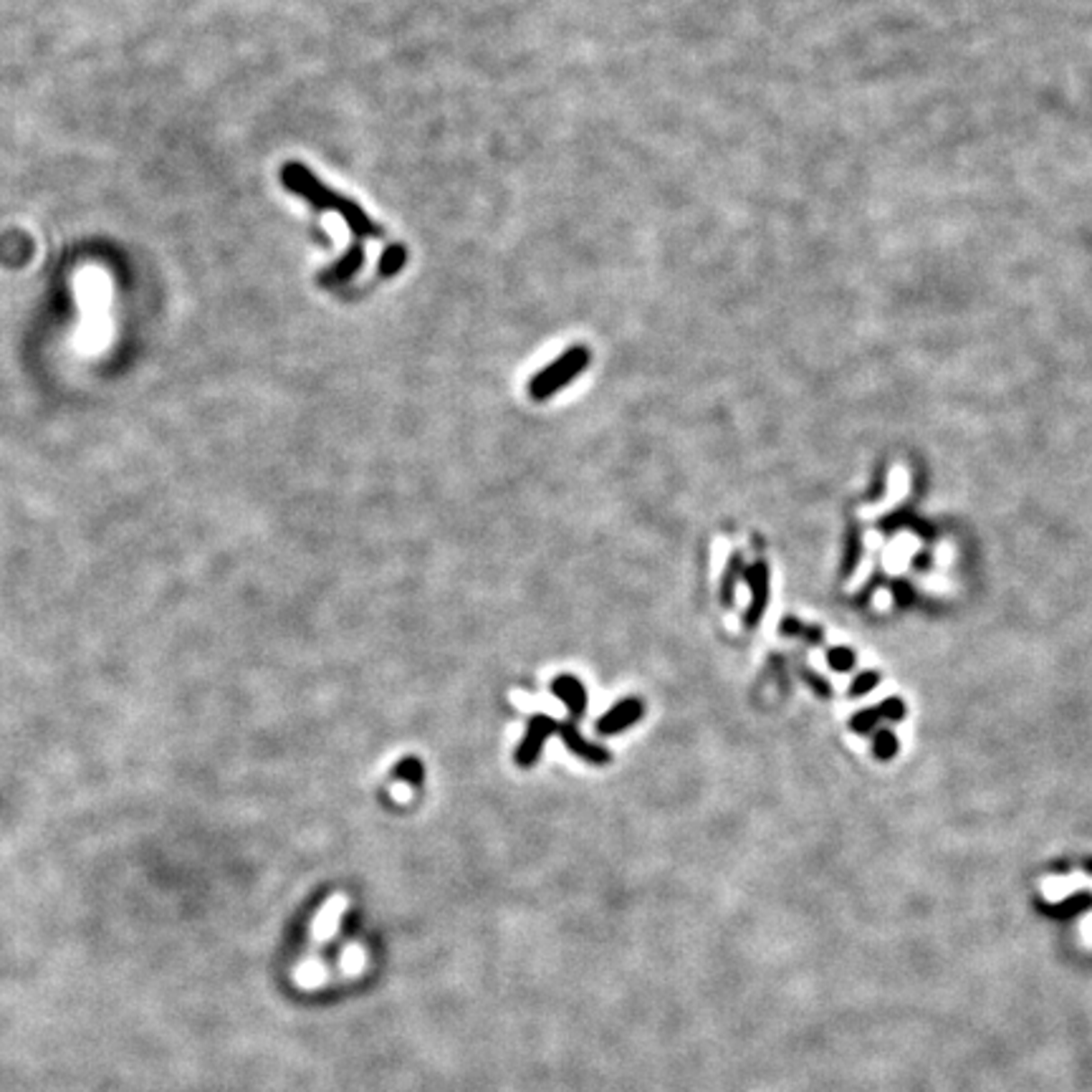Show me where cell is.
Listing matches in <instances>:
<instances>
[{"instance_id":"1","label":"cell","mask_w":1092,"mask_h":1092,"mask_svg":"<svg viewBox=\"0 0 1092 1092\" xmlns=\"http://www.w3.org/2000/svg\"><path fill=\"white\" fill-rule=\"evenodd\" d=\"M281 180H284V185L289 187L291 193H296V195H302L303 200H309V203H311L314 208H319V211L339 212V215L344 218V223L349 225V230H352L356 238H380L382 236L380 225L375 223L367 212L356 205L355 200L337 195V193L329 190L327 185L316 180L314 172L306 170V167L299 165V162H289V165H284V167H281Z\"/></svg>"},{"instance_id":"2","label":"cell","mask_w":1092,"mask_h":1092,"mask_svg":"<svg viewBox=\"0 0 1092 1092\" xmlns=\"http://www.w3.org/2000/svg\"><path fill=\"white\" fill-rule=\"evenodd\" d=\"M590 362H592V352H590L587 347L577 344V347L566 349L564 355L556 356L549 367L539 369V372L531 377V382H528V397H531L534 402L549 400V397L556 395L559 390H564L569 382L577 380L582 372L590 367Z\"/></svg>"},{"instance_id":"3","label":"cell","mask_w":1092,"mask_h":1092,"mask_svg":"<svg viewBox=\"0 0 1092 1092\" xmlns=\"http://www.w3.org/2000/svg\"><path fill=\"white\" fill-rule=\"evenodd\" d=\"M556 728H559V724L554 721L552 716H544V713L531 716L527 724V734H524L521 744H519V749H516V756H513L516 763H519L521 769L534 766L537 759L541 756V749H544L546 738L554 736V734H556Z\"/></svg>"},{"instance_id":"4","label":"cell","mask_w":1092,"mask_h":1092,"mask_svg":"<svg viewBox=\"0 0 1092 1092\" xmlns=\"http://www.w3.org/2000/svg\"><path fill=\"white\" fill-rule=\"evenodd\" d=\"M643 716H645V703L640 698H622L597 721V734L600 736H618L622 731L632 728Z\"/></svg>"},{"instance_id":"5","label":"cell","mask_w":1092,"mask_h":1092,"mask_svg":"<svg viewBox=\"0 0 1092 1092\" xmlns=\"http://www.w3.org/2000/svg\"><path fill=\"white\" fill-rule=\"evenodd\" d=\"M556 734H559V738L564 741L566 749L572 751L574 756L584 759V762L594 763V766H605V763L612 762V754H609L607 749H602V746L592 744V741H587V738L582 736L580 731H577V726L572 724V721L559 724Z\"/></svg>"},{"instance_id":"6","label":"cell","mask_w":1092,"mask_h":1092,"mask_svg":"<svg viewBox=\"0 0 1092 1092\" xmlns=\"http://www.w3.org/2000/svg\"><path fill=\"white\" fill-rule=\"evenodd\" d=\"M552 693L564 703L574 718H582V716L587 713V700H590V698H587V688L582 685L580 678H574V675H559V678H554Z\"/></svg>"},{"instance_id":"7","label":"cell","mask_w":1092,"mask_h":1092,"mask_svg":"<svg viewBox=\"0 0 1092 1092\" xmlns=\"http://www.w3.org/2000/svg\"><path fill=\"white\" fill-rule=\"evenodd\" d=\"M749 612H746V625H756L763 615V607L769 600V572L763 564H754L749 569Z\"/></svg>"},{"instance_id":"8","label":"cell","mask_w":1092,"mask_h":1092,"mask_svg":"<svg viewBox=\"0 0 1092 1092\" xmlns=\"http://www.w3.org/2000/svg\"><path fill=\"white\" fill-rule=\"evenodd\" d=\"M362 266H365V248H362V243H355L337 264L331 266L327 274H321V284H324V286L347 284L349 278H355L356 274H359Z\"/></svg>"},{"instance_id":"9","label":"cell","mask_w":1092,"mask_h":1092,"mask_svg":"<svg viewBox=\"0 0 1092 1092\" xmlns=\"http://www.w3.org/2000/svg\"><path fill=\"white\" fill-rule=\"evenodd\" d=\"M1085 888H1090V880L1082 872L1067 875V878H1044L1042 880V895L1050 903H1060V900H1065V898L1079 893Z\"/></svg>"},{"instance_id":"10","label":"cell","mask_w":1092,"mask_h":1092,"mask_svg":"<svg viewBox=\"0 0 1092 1092\" xmlns=\"http://www.w3.org/2000/svg\"><path fill=\"white\" fill-rule=\"evenodd\" d=\"M908 488H910L908 471H906V465H900V463H898L893 471H890V491H888V499L882 501V503H878L875 509L862 511V516H878V513L893 509L898 501H903L906 496H908Z\"/></svg>"},{"instance_id":"11","label":"cell","mask_w":1092,"mask_h":1092,"mask_svg":"<svg viewBox=\"0 0 1092 1092\" xmlns=\"http://www.w3.org/2000/svg\"><path fill=\"white\" fill-rule=\"evenodd\" d=\"M405 261H408V248L402 243H393L390 248L382 253L380 274L382 276H395L405 268Z\"/></svg>"},{"instance_id":"12","label":"cell","mask_w":1092,"mask_h":1092,"mask_svg":"<svg viewBox=\"0 0 1092 1092\" xmlns=\"http://www.w3.org/2000/svg\"><path fill=\"white\" fill-rule=\"evenodd\" d=\"M395 777L405 779L412 787H420L422 777H425V769H422V763L418 762L415 756H408V759H402V762L395 766Z\"/></svg>"},{"instance_id":"13","label":"cell","mask_w":1092,"mask_h":1092,"mask_svg":"<svg viewBox=\"0 0 1092 1092\" xmlns=\"http://www.w3.org/2000/svg\"><path fill=\"white\" fill-rule=\"evenodd\" d=\"M738 572H741V556L734 554L728 566H726L724 587H721V602H724V605H731V602H734V587H736Z\"/></svg>"},{"instance_id":"14","label":"cell","mask_w":1092,"mask_h":1092,"mask_svg":"<svg viewBox=\"0 0 1092 1092\" xmlns=\"http://www.w3.org/2000/svg\"><path fill=\"white\" fill-rule=\"evenodd\" d=\"M1079 931H1082V943L1087 948H1092V913L1082 921V925H1079Z\"/></svg>"},{"instance_id":"15","label":"cell","mask_w":1092,"mask_h":1092,"mask_svg":"<svg viewBox=\"0 0 1092 1092\" xmlns=\"http://www.w3.org/2000/svg\"><path fill=\"white\" fill-rule=\"evenodd\" d=\"M893 605V597H888V592H878V605Z\"/></svg>"}]
</instances>
